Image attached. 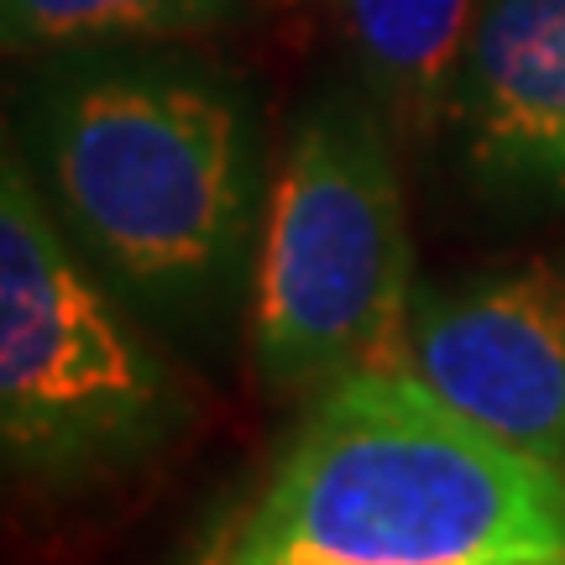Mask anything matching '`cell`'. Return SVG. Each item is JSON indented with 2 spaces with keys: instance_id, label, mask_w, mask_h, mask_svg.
Masks as SVG:
<instances>
[{
  "instance_id": "7a4b0ae2",
  "label": "cell",
  "mask_w": 565,
  "mask_h": 565,
  "mask_svg": "<svg viewBox=\"0 0 565 565\" xmlns=\"http://www.w3.org/2000/svg\"><path fill=\"white\" fill-rule=\"evenodd\" d=\"M47 173L74 231L162 303L215 299L257 225L246 110L194 74L68 84L47 116Z\"/></svg>"
},
{
  "instance_id": "ba28073f",
  "label": "cell",
  "mask_w": 565,
  "mask_h": 565,
  "mask_svg": "<svg viewBox=\"0 0 565 565\" xmlns=\"http://www.w3.org/2000/svg\"><path fill=\"white\" fill-rule=\"evenodd\" d=\"M6 6V47H95L126 38H179L242 17L252 0H0Z\"/></svg>"
},
{
  "instance_id": "6da1fadb",
  "label": "cell",
  "mask_w": 565,
  "mask_h": 565,
  "mask_svg": "<svg viewBox=\"0 0 565 565\" xmlns=\"http://www.w3.org/2000/svg\"><path fill=\"white\" fill-rule=\"evenodd\" d=\"M194 565H565V471L404 366L345 372Z\"/></svg>"
},
{
  "instance_id": "277c9868",
  "label": "cell",
  "mask_w": 565,
  "mask_h": 565,
  "mask_svg": "<svg viewBox=\"0 0 565 565\" xmlns=\"http://www.w3.org/2000/svg\"><path fill=\"white\" fill-rule=\"evenodd\" d=\"M179 424V387L63 246L32 179H0V440L26 477L79 482Z\"/></svg>"
},
{
  "instance_id": "5b68a950",
  "label": "cell",
  "mask_w": 565,
  "mask_h": 565,
  "mask_svg": "<svg viewBox=\"0 0 565 565\" xmlns=\"http://www.w3.org/2000/svg\"><path fill=\"white\" fill-rule=\"evenodd\" d=\"M408 377L435 398L565 471V273L550 263L450 294H414Z\"/></svg>"
},
{
  "instance_id": "52a82bcc",
  "label": "cell",
  "mask_w": 565,
  "mask_h": 565,
  "mask_svg": "<svg viewBox=\"0 0 565 565\" xmlns=\"http://www.w3.org/2000/svg\"><path fill=\"white\" fill-rule=\"evenodd\" d=\"M482 6L487 0H341L356 68L393 121L419 131L450 116Z\"/></svg>"
},
{
  "instance_id": "8992f818",
  "label": "cell",
  "mask_w": 565,
  "mask_h": 565,
  "mask_svg": "<svg viewBox=\"0 0 565 565\" xmlns=\"http://www.w3.org/2000/svg\"><path fill=\"white\" fill-rule=\"evenodd\" d=\"M445 121L487 189L565 204V0H487Z\"/></svg>"
},
{
  "instance_id": "3957f363",
  "label": "cell",
  "mask_w": 565,
  "mask_h": 565,
  "mask_svg": "<svg viewBox=\"0 0 565 565\" xmlns=\"http://www.w3.org/2000/svg\"><path fill=\"white\" fill-rule=\"evenodd\" d=\"M414 309L404 194L377 121L324 100L273 179L252 278V351L273 387H330L404 362Z\"/></svg>"
}]
</instances>
